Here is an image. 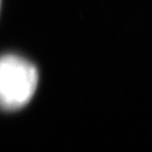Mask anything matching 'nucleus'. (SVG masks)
Wrapping results in <instances>:
<instances>
[{"mask_svg": "<svg viewBox=\"0 0 152 152\" xmlns=\"http://www.w3.org/2000/svg\"><path fill=\"white\" fill-rule=\"evenodd\" d=\"M0 10H1V0H0Z\"/></svg>", "mask_w": 152, "mask_h": 152, "instance_id": "f03ea898", "label": "nucleus"}, {"mask_svg": "<svg viewBox=\"0 0 152 152\" xmlns=\"http://www.w3.org/2000/svg\"><path fill=\"white\" fill-rule=\"evenodd\" d=\"M37 84V68L26 59L6 54L0 56V108L18 110L34 97Z\"/></svg>", "mask_w": 152, "mask_h": 152, "instance_id": "f257e3e1", "label": "nucleus"}]
</instances>
